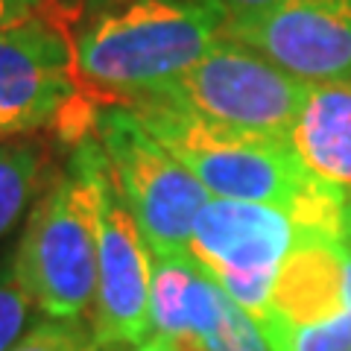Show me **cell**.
Instances as JSON below:
<instances>
[{
  "instance_id": "obj_15",
  "label": "cell",
  "mask_w": 351,
  "mask_h": 351,
  "mask_svg": "<svg viewBox=\"0 0 351 351\" xmlns=\"http://www.w3.org/2000/svg\"><path fill=\"white\" fill-rule=\"evenodd\" d=\"M6 351H103L94 339V328L82 319H47L32 325Z\"/></svg>"
},
{
  "instance_id": "obj_17",
  "label": "cell",
  "mask_w": 351,
  "mask_h": 351,
  "mask_svg": "<svg viewBox=\"0 0 351 351\" xmlns=\"http://www.w3.org/2000/svg\"><path fill=\"white\" fill-rule=\"evenodd\" d=\"M38 12L41 6L36 0H0V32L27 24V21L38 18Z\"/></svg>"
},
{
  "instance_id": "obj_22",
  "label": "cell",
  "mask_w": 351,
  "mask_h": 351,
  "mask_svg": "<svg viewBox=\"0 0 351 351\" xmlns=\"http://www.w3.org/2000/svg\"><path fill=\"white\" fill-rule=\"evenodd\" d=\"M176 346H179V351H211V348H205L199 339H176Z\"/></svg>"
},
{
  "instance_id": "obj_5",
  "label": "cell",
  "mask_w": 351,
  "mask_h": 351,
  "mask_svg": "<svg viewBox=\"0 0 351 351\" xmlns=\"http://www.w3.org/2000/svg\"><path fill=\"white\" fill-rule=\"evenodd\" d=\"M307 91L311 82L281 71L243 44L219 38L188 73L149 100L234 132L287 141Z\"/></svg>"
},
{
  "instance_id": "obj_4",
  "label": "cell",
  "mask_w": 351,
  "mask_h": 351,
  "mask_svg": "<svg viewBox=\"0 0 351 351\" xmlns=\"http://www.w3.org/2000/svg\"><path fill=\"white\" fill-rule=\"evenodd\" d=\"M94 126L117 193L152 258L188 255L193 223L211 199L208 191L149 135L132 106H106L94 114Z\"/></svg>"
},
{
  "instance_id": "obj_20",
  "label": "cell",
  "mask_w": 351,
  "mask_h": 351,
  "mask_svg": "<svg viewBox=\"0 0 351 351\" xmlns=\"http://www.w3.org/2000/svg\"><path fill=\"white\" fill-rule=\"evenodd\" d=\"M339 234H343V243L351 246V191H346L343 199V217H339Z\"/></svg>"
},
{
  "instance_id": "obj_1",
  "label": "cell",
  "mask_w": 351,
  "mask_h": 351,
  "mask_svg": "<svg viewBox=\"0 0 351 351\" xmlns=\"http://www.w3.org/2000/svg\"><path fill=\"white\" fill-rule=\"evenodd\" d=\"M158 144L193 173L211 199L278 205L302 232L339 234L346 191L325 184L295 158L287 141L217 126L158 100L126 103Z\"/></svg>"
},
{
  "instance_id": "obj_12",
  "label": "cell",
  "mask_w": 351,
  "mask_h": 351,
  "mask_svg": "<svg viewBox=\"0 0 351 351\" xmlns=\"http://www.w3.org/2000/svg\"><path fill=\"white\" fill-rule=\"evenodd\" d=\"M228 295L188 255L152 258L149 334L205 343L223 319Z\"/></svg>"
},
{
  "instance_id": "obj_21",
  "label": "cell",
  "mask_w": 351,
  "mask_h": 351,
  "mask_svg": "<svg viewBox=\"0 0 351 351\" xmlns=\"http://www.w3.org/2000/svg\"><path fill=\"white\" fill-rule=\"evenodd\" d=\"M343 290H346V307L351 311V246L343 243Z\"/></svg>"
},
{
  "instance_id": "obj_24",
  "label": "cell",
  "mask_w": 351,
  "mask_h": 351,
  "mask_svg": "<svg viewBox=\"0 0 351 351\" xmlns=\"http://www.w3.org/2000/svg\"><path fill=\"white\" fill-rule=\"evenodd\" d=\"M91 3H112V0H91Z\"/></svg>"
},
{
  "instance_id": "obj_13",
  "label": "cell",
  "mask_w": 351,
  "mask_h": 351,
  "mask_svg": "<svg viewBox=\"0 0 351 351\" xmlns=\"http://www.w3.org/2000/svg\"><path fill=\"white\" fill-rule=\"evenodd\" d=\"M41 149L32 144H0V240L24 217L38 191Z\"/></svg>"
},
{
  "instance_id": "obj_2",
  "label": "cell",
  "mask_w": 351,
  "mask_h": 351,
  "mask_svg": "<svg viewBox=\"0 0 351 351\" xmlns=\"http://www.w3.org/2000/svg\"><path fill=\"white\" fill-rule=\"evenodd\" d=\"M217 0H132L91 21L76 38L82 85L138 103L161 94L223 38Z\"/></svg>"
},
{
  "instance_id": "obj_8",
  "label": "cell",
  "mask_w": 351,
  "mask_h": 351,
  "mask_svg": "<svg viewBox=\"0 0 351 351\" xmlns=\"http://www.w3.org/2000/svg\"><path fill=\"white\" fill-rule=\"evenodd\" d=\"M76 50L59 21L0 32V138L62 123L80 103Z\"/></svg>"
},
{
  "instance_id": "obj_6",
  "label": "cell",
  "mask_w": 351,
  "mask_h": 351,
  "mask_svg": "<svg viewBox=\"0 0 351 351\" xmlns=\"http://www.w3.org/2000/svg\"><path fill=\"white\" fill-rule=\"evenodd\" d=\"M295 237L299 223L278 205L208 199L193 223L188 258L252 319H261Z\"/></svg>"
},
{
  "instance_id": "obj_11",
  "label": "cell",
  "mask_w": 351,
  "mask_h": 351,
  "mask_svg": "<svg viewBox=\"0 0 351 351\" xmlns=\"http://www.w3.org/2000/svg\"><path fill=\"white\" fill-rule=\"evenodd\" d=\"M287 144L307 173L351 191V80L311 85Z\"/></svg>"
},
{
  "instance_id": "obj_7",
  "label": "cell",
  "mask_w": 351,
  "mask_h": 351,
  "mask_svg": "<svg viewBox=\"0 0 351 351\" xmlns=\"http://www.w3.org/2000/svg\"><path fill=\"white\" fill-rule=\"evenodd\" d=\"M91 176L97 196V299L94 339L103 351L144 343L149 337L152 252L135 217L120 199L100 141L91 138Z\"/></svg>"
},
{
  "instance_id": "obj_3",
  "label": "cell",
  "mask_w": 351,
  "mask_h": 351,
  "mask_svg": "<svg viewBox=\"0 0 351 351\" xmlns=\"http://www.w3.org/2000/svg\"><path fill=\"white\" fill-rule=\"evenodd\" d=\"M15 276L47 319H82L97 299V196L91 138L71 156V167L53 179L15 252Z\"/></svg>"
},
{
  "instance_id": "obj_23",
  "label": "cell",
  "mask_w": 351,
  "mask_h": 351,
  "mask_svg": "<svg viewBox=\"0 0 351 351\" xmlns=\"http://www.w3.org/2000/svg\"><path fill=\"white\" fill-rule=\"evenodd\" d=\"M36 3L44 9V6H53V9H56V12H68V3H71V0H36Z\"/></svg>"
},
{
  "instance_id": "obj_10",
  "label": "cell",
  "mask_w": 351,
  "mask_h": 351,
  "mask_svg": "<svg viewBox=\"0 0 351 351\" xmlns=\"http://www.w3.org/2000/svg\"><path fill=\"white\" fill-rule=\"evenodd\" d=\"M269 311L290 325H313L346 311L343 237L299 232L272 284Z\"/></svg>"
},
{
  "instance_id": "obj_9",
  "label": "cell",
  "mask_w": 351,
  "mask_h": 351,
  "mask_svg": "<svg viewBox=\"0 0 351 351\" xmlns=\"http://www.w3.org/2000/svg\"><path fill=\"white\" fill-rule=\"evenodd\" d=\"M223 38L311 85L351 80V0H278L255 15L226 18Z\"/></svg>"
},
{
  "instance_id": "obj_16",
  "label": "cell",
  "mask_w": 351,
  "mask_h": 351,
  "mask_svg": "<svg viewBox=\"0 0 351 351\" xmlns=\"http://www.w3.org/2000/svg\"><path fill=\"white\" fill-rule=\"evenodd\" d=\"M32 307L36 304L15 276V263L0 261V351H6L29 331Z\"/></svg>"
},
{
  "instance_id": "obj_18",
  "label": "cell",
  "mask_w": 351,
  "mask_h": 351,
  "mask_svg": "<svg viewBox=\"0 0 351 351\" xmlns=\"http://www.w3.org/2000/svg\"><path fill=\"white\" fill-rule=\"evenodd\" d=\"M217 3L226 12V18H246V15H255L272 3H278V0H217Z\"/></svg>"
},
{
  "instance_id": "obj_14",
  "label": "cell",
  "mask_w": 351,
  "mask_h": 351,
  "mask_svg": "<svg viewBox=\"0 0 351 351\" xmlns=\"http://www.w3.org/2000/svg\"><path fill=\"white\" fill-rule=\"evenodd\" d=\"M272 351H351V311H339L331 319L313 325H290L267 311L255 319Z\"/></svg>"
},
{
  "instance_id": "obj_19",
  "label": "cell",
  "mask_w": 351,
  "mask_h": 351,
  "mask_svg": "<svg viewBox=\"0 0 351 351\" xmlns=\"http://www.w3.org/2000/svg\"><path fill=\"white\" fill-rule=\"evenodd\" d=\"M132 351H179L173 337H164V334H149L144 343H138Z\"/></svg>"
}]
</instances>
